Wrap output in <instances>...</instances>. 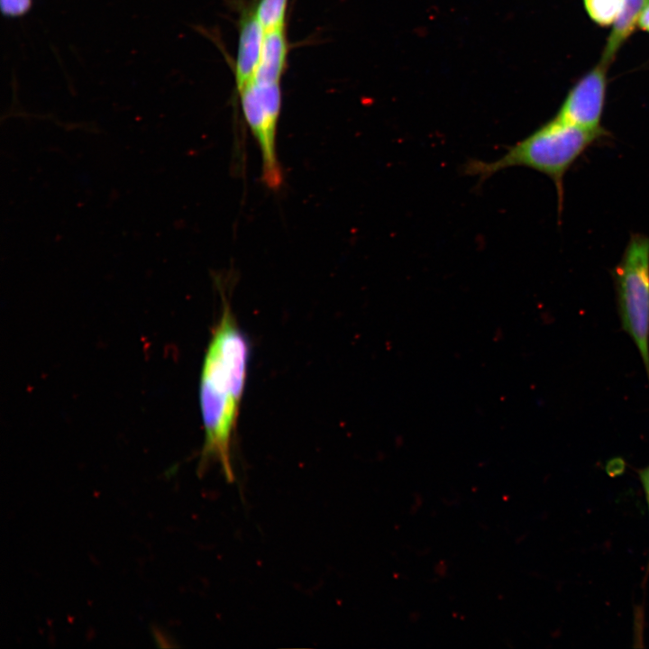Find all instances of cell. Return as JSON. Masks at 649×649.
<instances>
[{"label":"cell","mask_w":649,"mask_h":649,"mask_svg":"<svg viewBox=\"0 0 649 649\" xmlns=\"http://www.w3.org/2000/svg\"><path fill=\"white\" fill-rule=\"evenodd\" d=\"M237 92L244 119L261 151L263 181L269 188L279 189L282 183L277 152V132L282 104L280 83L252 80Z\"/></svg>","instance_id":"4"},{"label":"cell","mask_w":649,"mask_h":649,"mask_svg":"<svg viewBox=\"0 0 649 649\" xmlns=\"http://www.w3.org/2000/svg\"><path fill=\"white\" fill-rule=\"evenodd\" d=\"M250 343L231 305L223 300L220 319L205 357L200 406L205 428L201 468L217 462L228 482L234 480L232 442L247 377Z\"/></svg>","instance_id":"1"},{"label":"cell","mask_w":649,"mask_h":649,"mask_svg":"<svg viewBox=\"0 0 649 649\" xmlns=\"http://www.w3.org/2000/svg\"><path fill=\"white\" fill-rule=\"evenodd\" d=\"M612 276L621 328L636 347L649 381V236L631 235Z\"/></svg>","instance_id":"3"},{"label":"cell","mask_w":649,"mask_h":649,"mask_svg":"<svg viewBox=\"0 0 649 649\" xmlns=\"http://www.w3.org/2000/svg\"><path fill=\"white\" fill-rule=\"evenodd\" d=\"M607 68L599 62L586 73L569 91L555 117L587 130L599 131L603 114Z\"/></svg>","instance_id":"5"},{"label":"cell","mask_w":649,"mask_h":649,"mask_svg":"<svg viewBox=\"0 0 649 649\" xmlns=\"http://www.w3.org/2000/svg\"><path fill=\"white\" fill-rule=\"evenodd\" d=\"M606 135L605 129L587 130L554 116L508 147L498 160H467L462 166V172L478 177L480 184L507 168L525 167L536 170L553 180L560 213L563 204V178L566 172L589 147Z\"/></svg>","instance_id":"2"},{"label":"cell","mask_w":649,"mask_h":649,"mask_svg":"<svg viewBox=\"0 0 649 649\" xmlns=\"http://www.w3.org/2000/svg\"><path fill=\"white\" fill-rule=\"evenodd\" d=\"M637 24L642 30L649 32V0L645 2Z\"/></svg>","instance_id":"13"},{"label":"cell","mask_w":649,"mask_h":649,"mask_svg":"<svg viewBox=\"0 0 649 649\" xmlns=\"http://www.w3.org/2000/svg\"><path fill=\"white\" fill-rule=\"evenodd\" d=\"M32 0H1L4 15L18 17L25 14L31 9Z\"/></svg>","instance_id":"11"},{"label":"cell","mask_w":649,"mask_h":649,"mask_svg":"<svg viewBox=\"0 0 649 649\" xmlns=\"http://www.w3.org/2000/svg\"><path fill=\"white\" fill-rule=\"evenodd\" d=\"M646 1H648V0H646Z\"/></svg>","instance_id":"14"},{"label":"cell","mask_w":649,"mask_h":649,"mask_svg":"<svg viewBox=\"0 0 649 649\" xmlns=\"http://www.w3.org/2000/svg\"><path fill=\"white\" fill-rule=\"evenodd\" d=\"M645 2L646 0H623L620 12L613 23L612 31L607 40L601 62L608 66L613 60L619 48L637 24Z\"/></svg>","instance_id":"8"},{"label":"cell","mask_w":649,"mask_h":649,"mask_svg":"<svg viewBox=\"0 0 649 649\" xmlns=\"http://www.w3.org/2000/svg\"><path fill=\"white\" fill-rule=\"evenodd\" d=\"M589 16L598 24L607 26L615 22L623 0H583Z\"/></svg>","instance_id":"10"},{"label":"cell","mask_w":649,"mask_h":649,"mask_svg":"<svg viewBox=\"0 0 649 649\" xmlns=\"http://www.w3.org/2000/svg\"><path fill=\"white\" fill-rule=\"evenodd\" d=\"M265 30L259 22L253 7L244 9L239 20L238 46L234 64L236 89L251 83L261 58Z\"/></svg>","instance_id":"6"},{"label":"cell","mask_w":649,"mask_h":649,"mask_svg":"<svg viewBox=\"0 0 649 649\" xmlns=\"http://www.w3.org/2000/svg\"><path fill=\"white\" fill-rule=\"evenodd\" d=\"M636 471H637V476H638V479L640 480L641 486H642L644 493V498H645L646 505L648 507V513H649V464L646 465L645 467H643V468L637 470ZM648 575H649V554H648V562H647V567H646V572H645V576H644V585H645V580H647Z\"/></svg>","instance_id":"12"},{"label":"cell","mask_w":649,"mask_h":649,"mask_svg":"<svg viewBox=\"0 0 649 649\" xmlns=\"http://www.w3.org/2000/svg\"><path fill=\"white\" fill-rule=\"evenodd\" d=\"M288 41L285 27L265 32L261 58L253 80L280 83L287 67Z\"/></svg>","instance_id":"7"},{"label":"cell","mask_w":649,"mask_h":649,"mask_svg":"<svg viewBox=\"0 0 649 649\" xmlns=\"http://www.w3.org/2000/svg\"><path fill=\"white\" fill-rule=\"evenodd\" d=\"M288 0H259L254 13L265 32L285 27Z\"/></svg>","instance_id":"9"}]
</instances>
